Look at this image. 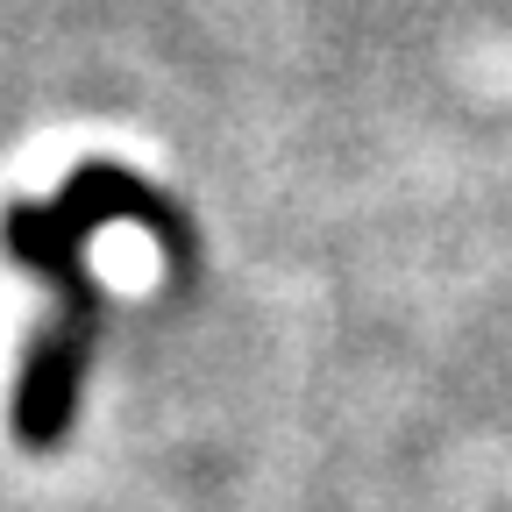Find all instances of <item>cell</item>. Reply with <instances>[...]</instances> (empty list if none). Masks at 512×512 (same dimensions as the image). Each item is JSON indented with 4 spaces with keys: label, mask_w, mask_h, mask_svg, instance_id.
I'll list each match as a JSON object with an SVG mask.
<instances>
[{
    "label": "cell",
    "mask_w": 512,
    "mask_h": 512,
    "mask_svg": "<svg viewBox=\"0 0 512 512\" xmlns=\"http://www.w3.org/2000/svg\"><path fill=\"white\" fill-rule=\"evenodd\" d=\"M114 221H136L150 228L178 271H192V221L171 192H157L143 171L128 164H79L50 200H15L0 214V242H8L15 264H29L50 292V320L36 328L29 356H22V377H15V441L29 448H57L79 420V392H86V370H93V342H100V320H107V299L86 271V242Z\"/></svg>",
    "instance_id": "1"
}]
</instances>
